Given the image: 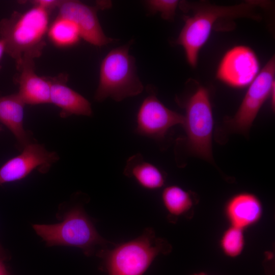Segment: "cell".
Returning <instances> with one entry per match:
<instances>
[{"label": "cell", "mask_w": 275, "mask_h": 275, "mask_svg": "<svg viewBox=\"0 0 275 275\" xmlns=\"http://www.w3.org/2000/svg\"><path fill=\"white\" fill-rule=\"evenodd\" d=\"M5 52H6L5 43L4 41L1 38H0V70L2 68V60Z\"/></svg>", "instance_id": "22"}, {"label": "cell", "mask_w": 275, "mask_h": 275, "mask_svg": "<svg viewBox=\"0 0 275 275\" xmlns=\"http://www.w3.org/2000/svg\"><path fill=\"white\" fill-rule=\"evenodd\" d=\"M275 60L272 57L260 71L249 87L236 114L225 120L232 132L246 134L274 85Z\"/></svg>", "instance_id": "7"}, {"label": "cell", "mask_w": 275, "mask_h": 275, "mask_svg": "<svg viewBox=\"0 0 275 275\" xmlns=\"http://www.w3.org/2000/svg\"><path fill=\"white\" fill-rule=\"evenodd\" d=\"M150 12H159L162 18L171 20L175 16L180 2L177 0H150L146 2Z\"/></svg>", "instance_id": "20"}, {"label": "cell", "mask_w": 275, "mask_h": 275, "mask_svg": "<svg viewBox=\"0 0 275 275\" xmlns=\"http://www.w3.org/2000/svg\"><path fill=\"white\" fill-rule=\"evenodd\" d=\"M123 174L126 177L133 178L142 187L148 189H158L165 182L163 172L155 165L145 161L140 153L128 158Z\"/></svg>", "instance_id": "16"}, {"label": "cell", "mask_w": 275, "mask_h": 275, "mask_svg": "<svg viewBox=\"0 0 275 275\" xmlns=\"http://www.w3.org/2000/svg\"><path fill=\"white\" fill-rule=\"evenodd\" d=\"M10 258V256L8 252L3 248L0 243V259L4 261Z\"/></svg>", "instance_id": "24"}, {"label": "cell", "mask_w": 275, "mask_h": 275, "mask_svg": "<svg viewBox=\"0 0 275 275\" xmlns=\"http://www.w3.org/2000/svg\"><path fill=\"white\" fill-rule=\"evenodd\" d=\"M271 99V106L272 109H274V106H275V100H274V85L272 87V89L271 90L270 96Z\"/></svg>", "instance_id": "25"}, {"label": "cell", "mask_w": 275, "mask_h": 275, "mask_svg": "<svg viewBox=\"0 0 275 275\" xmlns=\"http://www.w3.org/2000/svg\"><path fill=\"white\" fill-rule=\"evenodd\" d=\"M33 228L48 246L65 245L80 249L90 256L97 246L104 248L113 243L103 238L96 230L92 220L80 204L70 208L59 223L35 224Z\"/></svg>", "instance_id": "4"}, {"label": "cell", "mask_w": 275, "mask_h": 275, "mask_svg": "<svg viewBox=\"0 0 275 275\" xmlns=\"http://www.w3.org/2000/svg\"><path fill=\"white\" fill-rule=\"evenodd\" d=\"M225 210L231 226L243 230L260 219L262 206L256 195L249 193H241L234 195L229 200Z\"/></svg>", "instance_id": "15"}, {"label": "cell", "mask_w": 275, "mask_h": 275, "mask_svg": "<svg viewBox=\"0 0 275 275\" xmlns=\"http://www.w3.org/2000/svg\"><path fill=\"white\" fill-rule=\"evenodd\" d=\"M135 132L140 135L161 142L169 129L183 125L184 115L166 107L148 88V94L143 100L136 115Z\"/></svg>", "instance_id": "8"}, {"label": "cell", "mask_w": 275, "mask_h": 275, "mask_svg": "<svg viewBox=\"0 0 275 275\" xmlns=\"http://www.w3.org/2000/svg\"><path fill=\"white\" fill-rule=\"evenodd\" d=\"M2 130V127L0 125V132Z\"/></svg>", "instance_id": "27"}, {"label": "cell", "mask_w": 275, "mask_h": 275, "mask_svg": "<svg viewBox=\"0 0 275 275\" xmlns=\"http://www.w3.org/2000/svg\"><path fill=\"white\" fill-rule=\"evenodd\" d=\"M243 230L231 226L223 233L220 241L221 249L230 257H236L242 252L244 246Z\"/></svg>", "instance_id": "19"}, {"label": "cell", "mask_w": 275, "mask_h": 275, "mask_svg": "<svg viewBox=\"0 0 275 275\" xmlns=\"http://www.w3.org/2000/svg\"><path fill=\"white\" fill-rule=\"evenodd\" d=\"M47 78L50 85V103L61 109V117L66 118L72 115L85 116L92 115L90 102L67 85V75L63 74Z\"/></svg>", "instance_id": "13"}, {"label": "cell", "mask_w": 275, "mask_h": 275, "mask_svg": "<svg viewBox=\"0 0 275 275\" xmlns=\"http://www.w3.org/2000/svg\"><path fill=\"white\" fill-rule=\"evenodd\" d=\"M192 275H207V274L201 272V273H195V274H192Z\"/></svg>", "instance_id": "26"}, {"label": "cell", "mask_w": 275, "mask_h": 275, "mask_svg": "<svg viewBox=\"0 0 275 275\" xmlns=\"http://www.w3.org/2000/svg\"><path fill=\"white\" fill-rule=\"evenodd\" d=\"M17 94L26 104L50 103V85L47 77L40 76L35 72L33 60H25L17 68Z\"/></svg>", "instance_id": "12"}, {"label": "cell", "mask_w": 275, "mask_h": 275, "mask_svg": "<svg viewBox=\"0 0 275 275\" xmlns=\"http://www.w3.org/2000/svg\"><path fill=\"white\" fill-rule=\"evenodd\" d=\"M262 3L249 1L232 6H218L207 2H180L183 9L191 11V15L184 16V25L176 40L183 47L188 63L196 66L200 49L220 19L246 17L258 20L260 16L256 9Z\"/></svg>", "instance_id": "1"}, {"label": "cell", "mask_w": 275, "mask_h": 275, "mask_svg": "<svg viewBox=\"0 0 275 275\" xmlns=\"http://www.w3.org/2000/svg\"><path fill=\"white\" fill-rule=\"evenodd\" d=\"M59 159L56 152L48 151L42 144L32 142L0 168V185L21 180L36 169L45 173Z\"/></svg>", "instance_id": "11"}, {"label": "cell", "mask_w": 275, "mask_h": 275, "mask_svg": "<svg viewBox=\"0 0 275 275\" xmlns=\"http://www.w3.org/2000/svg\"><path fill=\"white\" fill-rule=\"evenodd\" d=\"M130 45L128 43L113 49L102 60L96 101L111 98L120 101L142 92L144 86L137 74L135 59L129 53Z\"/></svg>", "instance_id": "5"}, {"label": "cell", "mask_w": 275, "mask_h": 275, "mask_svg": "<svg viewBox=\"0 0 275 275\" xmlns=\"http://www.w3.org/2000/svg\"><path fill=\"white\" fill-rule=\"evenodd\" d=\"M0 275H10L4 263V260L1 259H0Z\"/></svg>", "instance_id": "23"}, {"label": "cell", "mask_w": 275, "mask_h": 275, "mask_svg": "<svg viewBox=\"0 0 275 275\" xmlns=\"http://www.w3.org/2000/svg\"><path fill=\"white\" fill-rule=\"evenodd\" d=\"M47 35L50 41L59 47L73 46L81 38L79 31L73 22L59 16L49 26Z\"/></svg>", "instance_id": "17"}, {"label": "cell", "mask_w": 275, "mask_h": 275, "mask_svg": "<svg viewBox=\"0 0 275 275\" xmlns=\"http://www.w3.org/2000/svg\"><path fill=\"white\" fill-rule=\"evenodd\" d=\"M109 1H99L94 7L73 0L61 1L58 7V16L73 22L78 28L81 38L98 47L106 45L114 41L107 37L97 17V11L109 8Z\"/></svg>", "instance_id": "9"}, {"label": "cell", "mask_w": 275, "mask_h": 275, "mask_svg": "<svg viewBox=\"0 0 275 275\" xmlns=\"http://www.w3.org/2000/svg\"><path fill=\"white\" fill-rule=\"evenodd\" d=\"M49 11L38 6L21 13L14 11L0 21V38L16 68L25 60L40 57L46 43Z\"/></svg>", "instance_id": "2"}, {"label": "cell", "mask_w": 275, "mask_h": 275, "mask_svg": "<svg viewBox=\"0 0 275 275\" xmlns=\"http://www.w3.org/2000/svg\"><path fill=\"white\" fill-rule=\"evenodd\" d=\"M161 198L165 208L172 216L183 215L193 206L190 194L178 186L171 185L166 187L162 193Z\"/></svg>", "instance_id": "18"}, {"label": "cell", "mask_w": 275, "mask_h": 275, "mask_svg": "<svg viewBox=\"0 0 275 275\" xmlns=\"http://www.w3.org/2000/svg\"><path fill=\"white\" fill-rule=\"evenodd\" d=\"M177 101L185 111L182 126L186 136L178 142L191 154L212 161L213 118L208 89L200 86L184 100Z\"/></svg>", "instance_id": "6"}, {"label": "cell", "mask_w": 275, "mask_h": 275, "mask_svg": "<svg viewBox=\"0 0 275 275\" xmlns=\"http://www.w3.org/2000/svg\"><path fill=\"white\" fill-rule=\"evenodd\" d=\"M33 2V5L39 6L49 11L52 9L58 8L61 1L38 0Z\"/></svg>", "instance_id": "21"}, {"label": "cell", "mask_w": 275, "mask_h": 275, "mask_svg": "<svg viewBox=\"0 0 275 275\" xmlns=\"http://www.w3.org/2000/svg\"><path fill=\"white\" fill-rule=\"evenodd\" d=\"M260 72V63L255 52L244 45L234 46L224 55L218 65L216 78L235 88L249 86Z\"/></svg>", "instance_id": "10"}, {"label": "cell", "mask_w": 275, "mask_h": 275, "mask_svg": "<svg viewBox=\"0 0 275 275\" xmlns=\"http://www.w3.org/2000/svg\"><path fill=\"white\" fill-rule=\"evenodd\" d=\"M169 251V244L147 228L137 238L113 249H100L96 256L101 259L100 269L107 275H143L159 254Z\"/></svg>", "instance_id": "3"}, {"label": "cell", "mask_w": 275, "mask_h": 275, "mask_svg": "<svg viewBox=\"0 0 275 275\" xmlns=\"http://www.w3.org/2000/svg\"><path fill=\"white\" fill-rule=\"evenodd\" d=\"M25 104L17 93L0 96V123L13 134L19 151L34 142L31 133L23 126L24 108Z\"/></svg>", "instance_id": "14"}]
</instances>
